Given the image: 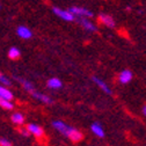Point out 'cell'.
Instances as JSON below:
<instances>
[{"label":"cell","mask_w":146,"mask_h":146,"mask_svg":"<svg viewBox=\"0 0 146 146\" xmlns=\"http://www.w3.org/2000/svg\"><path fill=\"white\" fill-rule=\"evenodd\" d=\"M52 126L57 131H59L60 133H63L66 137H68L72 141H80L82 139V133L80 131H78L77 129H74V127L65 124L62 121H53L52 122Z\"/></svg>","instance_id":"1"},{"label":"cell","mask_w":146,"mask_h":146,"mask_svg":"<svg viewBox=\"0 0 146 146\" xmlns=\"http://www.w3.org/2000/svg\"><path fill=\"white\" fill-rule=\"evenodd\" d=\"M68 11L77 17H92L93 13L84 7H70Z\"/></svg>","instance_id":"2"},{"label":"cell","mask_w":146,"mask_h":146,"mask_svg":"<svg viewBox=\"0 0 146 146\" xmlns=\"http://www.w3.org/2000/svg\"><path fill=\"white\" fill-rule=\"evenodd\" d=\"M53 13L56 14L57 16H59L60 19H63V20H65V21H73L76 19V16L73 15L70 11H64V9H60V8H58V7H53Z\"/></svg>","instance_id":"3"},{"label":"cell","mask_w":146,"mask_h":146,"mask_svg":"<svg viewBox=\"0 0 146 146\" xmlns=\"http://www.w3.org/2000/svg\"><path fill=\"white\" fill-rule=\"evenodd\" d=\"M99 21L104 25L106 27H109V28H114L115 27V21L114 19L110 16V15H108V14H100L99 15Z\"/></svg>","instance_id":"4"},{"label":"cell","mask_w":146,"mask_h":146,"mask_svg":"<svg viewBox=\"0 0 146 146\" xmlns=\"http://www.w3.org/2000/svg\"><path fill=\"white\" fill-rule=\"evenodd\" d=\"M77 21L82 26L84 29H86V30H88V31H96V30H98L96 26L93 25L90 21H88L87 19H85V17H78Z\"/></svg>","instance_id":"5"},{"label":"cell","mask_w":146,"mask_h":146,"mask_svg":"<svg viewBox=\"0 0 146 146\" xmlns=\"http://www.w3.org/2000/svg\"><path fill=\"white\" fill-rule=\"evenodd\" d=\"M132 79V73L131 71L129 70H124L119 73V76H118V80L121 84H127V82H130Z\"/></svg>","instance_id":"6"},{"label":"cell","mask_w":146,"mask_h":146,"mask_svg":"<svg viewBox=\"0 0 146 146\" xmlns=\"http://www.w3.org/2000/svg\"><path fill=\"white\" fill-rule=\"evenodd\" d=\"M16 33H17V35H19L21 38H25V40L30 38L31 35H33V34H31V30H30L29 28L25 27V26H20L19 28L16 29Z\"/></svg>","instance_id":"7"},{"label":"cell","mask_w":146,"mask_h":146,"mask_svg":"<svg viewBox=\"0 0 146 146\" xmlns=\"http://www.w3.org/2000/svg\"><path fill=\"white\" fill-rule=\"evenodd\" d=\"M27 129L29 130V132H30L31 135H34V136H36V137H42V136L44 135L43 129H42L41 126L36 125V124H29V125L27 126Z\"/></svg>","instance_id":"8"},{"label":"cell","mask_w":146,"mask_h":146,"mask_svg":"<svg viewBox=\"0 0 146 146\" xmlns=\"http://www.w3.org/2000/svg\"><path fill=\"white\" fill-rule=\"evenodd\" d=\"M15 79L16 80H19V82L22 85V87L27 90V92H29L30 94H33L34 92H35V88H34V86H33V84L31 82H29L28 80H26V79H22V78H20V77H15Z\"/></svg>","instance_id":"9"},{"label":"cell","mask_w":146,"mask_h":146,"mask_svg":"<svg viewBox=\"0 0 146 146\" xmlns=\"http://www.w3.org/2000/svg\"><path fill=\"white\" fill-rule=\"evenodd\" d=\"M36 100H38V101H41V102H43V103H45V104H51L53 101L51 100V98H49L48 95H45V94H42V93H38V92H35L31 94Z\"/></svg>","instance_id":"10"},{"label":"cell","mask_w":146,"mask_h":146,"mask_svg":"<svg viewBox=\"0 0 146 146\" xmlns=\"http://www.w3.org/2000/svg\"><path fill=\"white\" fill-rule=\"evenodd\" d=\"M90 130H92V132H93L95 136H98V137H100V138L104 137V131H103V129H102V126H101L100 124H98V123L92 124V126H90Z\"/></svg>","instance_id":"11"},{"label":"cell","mask_w":146,"mask_h":146,"mask_svg":"<svg viewBox=\"0 0 146 146\" xmlns=\"http://www.w3.org/2000/svg\"><path fill=\"white\" fill-rule=\"evenodd\" d=\"M0 98L4 100H8L12 101L13 100V94L9 89H7L6 87H0Z\"/></svg>","instance_id":"12"},{"label":"cell","mask_w":146,"mask_h":146,"mask_svg":"<svg viewBox=\"0 0 146 146\" xmlns=\"http://www.w3.org/2000/svg\"><path fill=\"white\" fill-rule=\"evenodd\" d=\"M93 81H94V82H95V84H96V85H98V86H99V87H100V88L103 90L104 93H107V94H111V90H110V88H109V87H108V86H107V85H106V84H104V82H103L101 79H99V78L94 77V78H93Z\"/></svg>","instance_id":"13"},{"label":"cell","mask_w":146,"mask_h":146,"mask_svg":"<svg viewBox=\"0 0 146 146\" xmlns=\"http://www.w3.org/2000/svg\"><path fill=\"white\" fill-rule=\"evenodd\" d=\"M48 87L51 89H58L62 87V81L57 78H51L48 80Z\"/></svg>","instance_id":"14"},{"label":"cell","mask_w":146,"mask_h":146,"mask_svg":"<svg viewBox=\"0 0 146 146\" xmlns=\"http://www.w3.org/2000/svg\"><path fill=\"white\" fill-rule=\"evenodd\" d=\"M11 118H12V122L14 124H17V125H21L25 122V116L21 113H14Z\"/></svg>","instance_id":"15"},{"label":"cell","mask_w":146,"mask_h":146,"mask_svg":"<svg viewBox=\"0 0 146 146\" xmlns=\"http://www.w3.org/2000/svg\"><path fill=\"white\" fill-rule=\"evenodd\" d=\"M7 54H8V57L11 58V59H17L20 57V50L17 49V48H11L9 50H8V52H7Z\"/></svg>","instance_id":"16"},{"label":"cell","mask_w":146,"mask_h":146,"mask_svg":"<svg viewBox=\"0 0 146 146\" xmlns=\"http://www.w3.org/2000/svg\"><path fill=\"white\" fill-rule=\"evenodd\" d=\"M0 106H1L4 109H7V110H11V109H13V108H14V104L12 103V101L4 100V99L0 100Z\"/></svg>","instance_id":"17"},{"label":"cell","mask_w":146,"mask_h":146,"mask_svg":"<svg viewBox=\"0 0 146 146\" xmlns=\"http://www.w3.org/2000/svg\"><path fill=\"white\" fill-rule=\"evenodd\" d=\"M0 81H1V84H3V85H6V86H9V85H11L9 79H8L7 77H5L4 74L0 76Z\"/></svg>","instance_id":"18"},{"label":"cell","mask_w":146,"mask_h":146,"mask_svg":"<svg viewBox=\"0 0 146 146\" xmlns=\"http://www.w3.org/2000/svg\"><path fill=\"white\" fill-rule=\"evenodd\" d=\"M0 145H1V146H11V143L7 139L1 138V139H0Z\"/></svg>","instance_id":"19"},{"label":"cell","mask_w":146,"mask_h":146,"mask_svg":"<svg viewBox=\"0 0 146 146\" xmlns=\"http://www.w3.org/2000/svg\"><path fill=\"white\" fill-rule=\"evenodd\" d=\"M21 133H22L23 136H26V137L30 135V132H29V130H28V129H23V130H21Z\"/></svg>","instance_id":"20"},{"label":"cell","mask_w":146,"mask_h":146,"mask_svg":"<svg viewBox=\"0 0 146 146\" xmlns=\"http://www.w3.org/2000/svg\"><path fill=\"white\" fill-rule=\"evenodd\" d=\"M143 113H144V115L146 116V106H145V107L143 108Z\"/></svg>","instance_id":"21"}]
</instances>
